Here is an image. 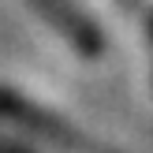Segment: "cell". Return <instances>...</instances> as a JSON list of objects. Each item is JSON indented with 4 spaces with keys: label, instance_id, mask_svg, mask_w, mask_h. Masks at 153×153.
Segmentation results:
<instances>
[{
    "label": "cell",
    "instance_id": "cell-1",
    "mask_svg": "<svg viewBox=\"0 0 153 153\" xmlns=\"http://www.w3.org/2000/svg\"><path fill=\"white\" fill-rule=\"evenodd\" d=\"M0 116L11 120V123H19V127H26L37 138H45L52 149H64V153H116V149L105 146V142L82 134L79 127H71L67 120L45 112L41 105H34L30 97L15 94V90H7V86H0Z\"/></svg>",
    "mask_w": 153,
    "mask_h": 153
},
{
    "label": "cell",
    "instance_id": "cell-2",
    "mask_svg": "<svg viewBox=\"0 0 153 153\" xmlns=\"http://www.w3.org/2000/svg\"><path fill=\"white\" fill-rule=\"evenodd\" d=\"M0 153H30V149H22L19 142H11V138H4V134H0Z\"/></svg>",
    "mask_w": 153,
    "mask_h": 153
}]
</instances>
